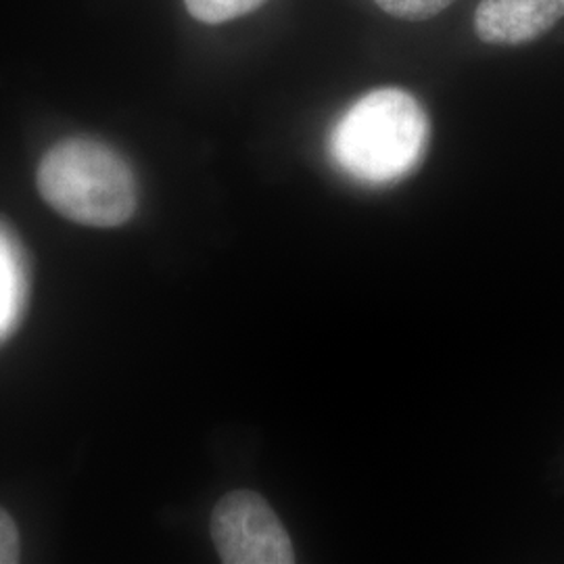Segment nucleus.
<instances>
[{"instance_id":"f257e3e1","label":"nucleus","mask_w":564,"mask_h":564,"mask_svg":"<svg viewBox=\"0 0 564 564\" xmlns=\"http://www.w3.org/2000/svg\"><path fill=\"white\" fill-rule=\"evenodd\" d=\"M429 120L402 88H379L354 102L333 128V160L356 181H400L423 160Z\"/></svg>"},{"instance_id":"0eeeda50","label":"nucleus","mask_w":564,"mask_h":564,"mask_svg":"<svg viewBox=\"0 0 564 564\" xmlns=\"http://www.w3.org/2000/svg\"><path fill=\"white\" fill-rule=\"evenodd\" d=\"M20 531L11 514L0 508V564L20 563Z\"/></svg>"},{"instance_id":"f03ea898","label":"nucleus","mask_w":564,"mask_h":564,"mask_svg":"<svg viewBox=\"0 0 564 564\" xmlns=\"http://www.w3.org/2000/svg\"><path fill=\"white\" fill-rule=\"evenodd\" d=\"M36 184L42 199L72 223L116 228L128 223L139 203L132 167L109 144L74 137L46 151Z\"/></svg>"},{"instance_id":"20e7f679","label":"nucleus","mask_w":564,"mask_h":564,"mask_svg":"<svg viewBox=\"0 0 564 564\" xmlns=\"http://www.w3.org/2000/svg\"><path fill=\"white\" fill-rule=\"evenodd\" d=\"M564 18V0H481L477 36L487 44L519 46L538 41Z\"/></svg>"},{"instance_id":"7ed1b4c3","label":"nucleus","mask_w":564,"mask_h":564,"mask_svg":"<svg viewBox=\"0 0 564 564\" xmlns=\"http://www.w3.org/2000/svg\"><path fill=\"white\" fill-rule=\"evenodd\" d=\"M212 540L224 564L295 563L286 529L256 491L224 496L212 512Z\"/></svg>"},{"instance_id":"39448f33","label":"nucleus","mask_w":564,"mask_h":564,"mask_svg":"<svg viewBox=\"0 0 564 564\" xmlns=\"http://www.w3.org/2000/svg\"><path fill=\"white\" fill-rule=\"evenodd\" d=\"M265 0H184L188 13L202 23L218 25L224 21L239 20L260 9Z\"/></svg>"},{"instance_id":"423d86ee","label":"nucleus","mask_w":564,"mask_h":564,"mask_svg":"<svg viewBox=\"0 0 564 564\" xmlns=\"http://www.w3.org/2000/svg\"><path fill=\"white\" fill-rule=\"evenodd\" d=\"M384 13L398 20L421 21L440 15L456 0H375Z\"/></svg>"}]
</instances>
